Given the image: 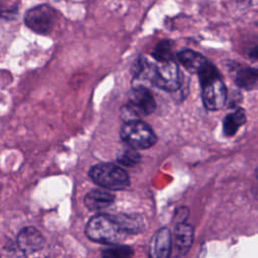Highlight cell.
<instances>
[{"mask_svg":"<svg viewBox=\"0 0 258 258\" xmlns=\"http://www.w3.org/2000/svg\"><path fill=\"white\" fill-rule=\"evenodd\" d=\"M85 234L93 242L105 245H115L122 242L128 235L115 216L97 214L85 227Z\"/></svg>","mask_w":258,"mask_h":258,"instance_id":"6da1fadb","label":"cell"},{"mask_svg":"<svg viewBox=\"0 0 258 258\" xmlns=\"http://www.w3.org/2000/svg\"><path fill=\"white\" fill-rule=\"evenodd\" d=\"M140 79L149 80L155 87L167 92L176 91L180 85L179 69L173 59L150 62L145 58L144 69L136 80Z\"/></svg>","mask_w":258,"mask_h":258,"instance_id":"7a4b0ae2","label":"cell"},{"mask_svg":"<svg viewBox=\"0 0 258 258\" xmlns=\"http://www.w3.org/2000/svg\"><path fill=\"white\" fill-rule=\"evenodd\" d=\"M198 76L205 107L211 111L222 109L226 103L227 90L216 67L210 62Z\"/></svg>","mask_w":258,"mask_h":258,"instance_id":"3957f363","label":"cell"},{"mask_svg":"<svg viewBox=\"0 0 258 258\" xmlns=\"http://www.w3.org/2000/svg\"><path fill=\"white\" fill-rule=\"evenodd\" d=\"M155 108L156 103L152 93L143 85H133L128 94L127 103L120 110V116L124 122L136 120L150 115Z\"/></svg>","mask_w":258,"mask_h":258,"instance_id":"277c9868","label":"cell"},{"mask_svg":"<svg viewBox=\"0 0 258 258\" xmlns=\"http://www.w3.org/2000/svg\"><path fill=\"white\" fill-rule=\"evenodd\" d=\"M91 179L101 187L110 190H121L130 184V177L125 169L115 163L101 162L89 170Z\"/></svg>","mask_w":258,"mask_h":258,"instance_id":"5b68a950","label":"cell"},{"mask_svg":"<svg viewBox=\"0 0 258 258\" xmlns=\"http://www.w3.org/2000/svg\"><path fill=\"white\" fill-rule=\"evenodd\" d=\"M120 137L128 146L135 149L150 148L157 141L152 128L139 119L124 122L120 128Z\"/></svg>","mask_w":258,"mask_h":258,"instance_id":"8992f818","label":"cell"},{"mask_svg":"<svg viewBox=\"0 0 258 258\" xmlns=\"http://www.w3.org/2000/svg\"><path fill=\"white\" fill-rule=\"evenodd\" d=\"M56 10L47 4H40L28 9L24 14L25 25L33 32L48 34L56 20Z\"/></svg>","mask_w":258,"mask_h":258,"instance_id":"52a82bcc","label":"cell"},{"mask_svg":"<svg viewBox=\"0 0 258 258\" xmlns=\"http://www.w3.org/2000/svg\"><path fill=\"white\" fill-rule=\"evenodd\" d=\"M16 243L19 250L23 254L28 255L42 249L44 245V238L39 230L29 226L24 227L19 231Z\"/></svg>","mask_w":258,"mask_h":258,"instance_id":"ba28073f","label":"cell"},{"mask_svg":"<svg viewBox=\"0 0 258 258\" xmlns=\"http://www.w3.org/2000/svg\"><path fill=\"white\" fill-rule=\"evenodd\" d=\"M194 240V230L192 227L184 222H179L174 229L172 245L175 251V255L177 256H184Z\"/></svg>","mask_w":258,"mask_h":258,"instance_id":"9c48e42d","label":"cell"},{"mask_svg":"<svg viewBox=\"0 0 258 258\" xmlns=\"http://www.w3.org/2000/svg\"><path fill=\"white\" fill-rule=\"evenodd\" d=\"M177 59L187 72L197 75H199L211 62L202 53L188 48L179 50L177 52Z\"/></svg>","mask_w":258,"mask_h":258,"instance_id":"30bf717a","label":"cell"},{"mask_svg":"<svg viewBox=\"0 0 258 258\" xmlns=\"http://www.w3.org/2000/svg\"><path fill=\"white\" fill-rule=\"evenodd\" d=\"M172 248V237L170 231L163 227L159 229L151 240L150 255L157 258H167Z\"/></svg>","mask_w":258,"mask_h":258,"instance_id":"8fae6325","label":"cell"},{"mask_svg":"<svg viewBox=\"0 0 258 258\" xmlns=\"http://www.w3.org/2000/svg\"><path fill=\"white\" fill-rule=\"evenodd\" d=\"M115 196L107 190L92 189L84 198V204L90 211H100L114 204Z\"/></svg>","mask_w":258,"mask_h":258,"instance_id":"7c38bea8","label":"cell"},{"mask_svg":"<svg viewBox=\"0 0 258 258\" xmlns=\"http://www.w3.org/2000/svg\"><path fill=\"white\" fill-rule=\"evenodd\" d=\"M115 217L127 234H138L145 228L144 220L139 215L121 214L115 215Z\"/></svg>","mask_w":258,"mask_h":258,"instance_id":"4fadbf2b","label":"cell"},{"mask_svg":"<svg viewBox=\"0 0 258 258\" xmlns=\"http://www.w3.org/2000/svg\"><path fill=\"white\" fill-rule=\"evenodd\" d=\"M235 82L240 88L245 90H252L258 88V69H240L235 76Z\"/></svg>","mask_w":258,"mask_h":258,"instance_id":"5bb4252c","label":"cell"},{"mask_svg":"<svg viewBox=\"0 0 258 258\" xmlns=\"http://www.w3.org/2000/svg\"><path fill=\"white\" fill-rule=\"evenodd\" d=\"M246 122V115L243 109H237L233 113L228 114L223 121V131L227 136H233L238 129Z\"/></svg>","mask_w":258,"mask_h":258,"instance_id":"9a60e30c","label":"cell"},{"mask_svg":"<svg viewBox=\"0 0 258 258\" xmlns=\"http://www.w3.org/2000/svg\"><path fill=\"white\" fill-rule=\"evenodd\" d=\"M116 160L119 164H121L122 166L125 167H133L135 165H137L140 160H141V156L140 154L136 151L135 148L128 146L127 148L121 150L116 157Z\"/></svg>","mask_w":258,"mask_h":258,"instance_id":"2e32d148","label":"cell"},{"mask_svg":"<svg viewBox=\"0 0 258 258\" xmlns=\"http://www.w3.org/2000/svg\"><path fill=\"white\" fill-rule=\"evenodd\" d=\"M20 7L19 0H0V17L13 20L17 17Z\"/></svg>","mask_w":258,"mask_h":258,"instance_id":"e0dca14e","label":"cell"},{"mask_svg":"<svg viewBox=\"0 0 258 258\" xmlns=\"http://www.w3.org/2000/svg\"><path fill=\"white\" fill-rule=\"evenodd\" d=\"M133 253L134 251L131 247L117 244L102 250V256L109 258H127L132 256Z\"/></svg>","mask_w":258,"mask_h":258,"instance_id":"ac0fdd59","label":"cell"},{"mask_svg":"<svg viewBox=\"0 0 258 258\" xmlns=\"http://www.w3.org/2000/svg\"><path fill=\"white\" fill-rule=\"evenodd\" d=\"M152 56L158 61L172 59V42L170 40H162L158 42L152 52Z\"/></svg>","mask_w":258,"mask_h":258,"instance_id":"d6986e66","label":"cell"},{"mask_svg":"<svg viewBox=\"0 0 258 258\" xmlns=\"http://www.w3.org/2000/svg\"><path fill=\"white\" fill-rule=\"evenodd\" d=\"M249 55L252 58H258V45H256V46H254L253 48L250 49Z\"/></svg>","mask_w":258,"mask_h":258,"instance_id":"ffe728a7","label":"cell"},{"mask_svg":"<svg viewBox=\"0 0 258 258\" xmlns=\"http://www.w3.org/2000/svg\"><path fill=\"white\" fill-rule=\"evenodd\" d=\"M257 176H258V168H257Z\"/></svg>","mask_w":258,"mask_h":258,"instance_id":"44dd1931","label":"cell"}]
</instances>
